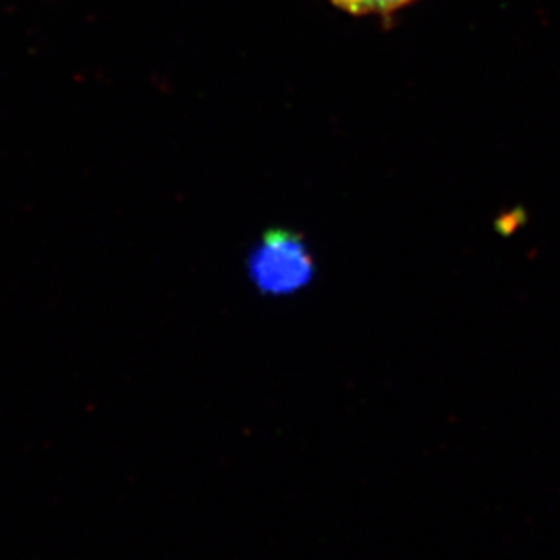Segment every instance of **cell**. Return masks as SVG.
Segmentation results:
<instances>
[{
	"label": "cell",
	"mask_w": 560,
	"mask_h": 560,
	"mask_svg": "<svg viewBox=\"0 0 560 560\" xmlns=\"http://www.w3.org/2000/svg\"><path fill=\"white\" fill-rule=\"evenodd\" d=\"M249 279L265 295H291L315 276L312 252L299 233L284 228L266 232L248 257Z\"/></svg>",
	"instance_id": "cell-1"
},
{
	"label": "cell",
	"mask_w": 560,
	"mask_h": 560,
	"mask_svg": "<svg viewBox=\"0 0 560 560\" xmlns=\"http://www.w3.org/2000/svg\"><path fill=\"white\" fill-rule=\"evenodd\" d=\"M416 0H331V4L350 15H377L389 19Z\"/></svg>",
	"instance_id": "cell-2"
}]
</instances>
